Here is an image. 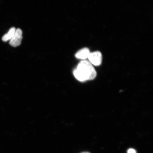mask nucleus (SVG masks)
<instances>
[{
    "label": "nucleus",
    "instance_id": "1",
    "mask_svg": "<svg viewBox=\"0 0 153 153\" xmlns=\"http://www.w3.org/2000/svg\"><path fill=\"white\" fill-rule=\"evenodd\" d=\"M74 74L76 79L81 82L94 79L97 75L93 65L89 61L85 60L79 63Z\"/></svg>",
    "mask_w": 153,
    "mask_h": 153
},
{
    "label": "nucleus",
    "instance_id": "2",
    "mask_svg": "<svg viewBox=\"0 0 153 153\" xmlns=\"http://www.w3.org/2000/svg\"><path fill=\"white\" fill-rule=\"evenodd\" d=\"M89 62L95 66L100 65L102 62V53L100 51H96L91 53L88 58Z\"/></svg>",
    "mask_w": 153,
    "mask_h": 153
},
{
    "label": "nucleus",
    "instance_id": "3",
    "mask_svg": "<svg viewBox=\"0 0 153 153\" xmlns=\"http://www.w3.org/2000/svg\"><path fill=\"white\" fill-rule=\"evenodd\" d=\"M22 30L20 28H18L16 30L14 36L10 40V45L14 47L20 45L22 39Z\"/></svg>",
    "mask_w": 153,
    "mask_h": 153
},
{
    "label": "nucleus",
    "instance_id": "4",
    "mask_svg": "<svg viewBox=\"0 0 153 153\" xmlns=\"http://www.w3.org/2000/svg\"><path fill=\"white\" fill-rule=\"evenodd\" d=\"M90 53V51L88 48H83L76 53V57L78 59L85 60L88 58Z\"/></svg>",
    "mask_w": 153,
    "mask_h": 153
},
{
    "label": "nucleus",
    "instance_id": "5",
    "mask_svg": "<svg viewBox=\"0 0 153 153\" xmlns=\"http://www.w3.org/2000/svg\"><path fill=\"white\" fill-rule=\"evenodd\" d=\"M16 31V29L14 27H11L9 30L8 32L5 34L2 38V40L3 42H7L9 40H10L14 36Z\"/></svg>",
    "mask_w": 153,
    "mask_h": 153
},
{
    "label": "nucleus",
    "instance_id": "6",
    "mask_svg": "<svg viewBox=\"0 0 153 153\" xmlns=\"http://www.w3.org/2000/svg\"><path fill=\"white\" fill-rule=\"evenodd\" d=\"M128 153H136V152L133 149H130L128 150Z\"/></svg>",
    "mask_w": 153,
    "mask_h": 153
},
{
    "label": "nucleus",
    "instance_id": "7",
    "mask_svg": "<svg viewBox=\"0 0 153 153\" xmlns=\"http://www.w3.org/2000/svg\"><path fill=\"white\" fill-rule=\"evenodd\" d=\"M81 153H89V152H82Z\"/></svg>",
    "mask_w": 153,
    "mask_h": 153
}]
</instances>
